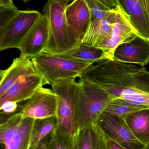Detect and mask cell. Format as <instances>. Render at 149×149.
I'll return each instance as SVG.
<instances>
[{
  "mask_svg": "<svg viewBox=\"0 0 149 149\" xmlns=\"http://www.w3.org/2000/svg\"><path fill=\"white\" fill-rule=\"evenodd\" d=\"M58 95L53 90L38 88L33 95L26 101L18 103L16 112L24 116L33 118H45L56 116Z\"/></svg>",
  "mask_w": 149,
  "mask_h": 149,
  "instance_id": "cell-8",
  "label": "cell"
},
{
  "mask_svg": "<svg viewBox=\"0 0 149 149\" xmlns=\"http://www.w3.org/2000/svg\"><path fill=\"white\" fill-rule=\"evenodd\" d=\"M118 9L111 11L103 19L92 20L82 40L81 43L98 48L109 40L112 33Z\"/></svg>",
  "mask_w": 149,
  "mask_h": 149,
  "instance_id": "cell-14",
  "label": "cell"
},
{
  "mask_svg": "<svg viewBox=\"0 0 149 149\" xmlns=\"http://www.w3.org/2000/svg\"><path fill=\"white\" fill-rule=\"evenodd\" d=\"M76 78L59 80L51 85L58 95L57 128L64 133L78 138L79 131L75 117Z\"/></svg>",
  "mask_w": 149,
  "mask_h": 149,
  "instance_id": "cell-5",
  "label": "cell"
},
{
  "mask_svg": "<svg viewBox=\"0 0 149 149\" xmlns=\"http://www.w3.org/2000/svg\"><path fill=\"white\" fill-rule=\"evenodd\" d=\"M145 2L146 9H147L149 16V0H145Z\"/></svg>",
  "mask_w": 149,
  "mask_h": 149,
  "instance_id": "cell-29",
  "label": "cell"
},
{
  "mask_svg": "<svg viewBox=\"0 0 149 149\" xmlns=\"http://www.w3.org/2000/svg\"><path fill=\"white\" fill-rule=\"evenodd\" d=\"M91 14V21L95 19L104 18L112 10L109 9L97 0H85Z\"/></svg>",
  "mask_w": 149,
  "mask_h": 149,
  "instance_id": "cell-24",
  "label": "cell"
},
{
  "mask_svg": "<svg viewBox=\"0 0 149 149\" xmlns=\"http://www.w3.org/2000/svg\"><path fill=\"white\" fill-rule=\"evenodd\" d=\"M68 5L65 0H48L42 9L49 26V38L43 53L52 55L63 54L81 44L69 25L65 11Z\"/></svg>",
  "mask_w": 149,
  "mask_h": 149,
  "instance_id": "cell-2",
  "label": "cell"
},
{
  "mask_svg": "<svg viewBox=\"0 0 149 149\" xmlns=\"http://www.w3.org/2000/svg\"><path fill=\"white\" fill-rule=\"evenodd\" d=\"M79 78L100 87L113 100L149 106V72L145 67L107 59L89 66Z\"/></svg>",
  "mask_w": 149,
  "mask_h": 149,
  "instance_id": "cell-1",
  "label": "cell"
},
{
  "mask_svg": "<svg viewBox=\"0 0 149 149\" xmlns=\"http://www.w3.org/2000/svg\"><path fill=\"white\" fill-rule=\"evenodd\" d=\"M61 57L95 64L107 58L101 49L81 44L75 48L63 54L55 55Z\"/></svg>",
  "mask_w": 149,
  "mask_h": 149,
  "instance_id": "cell-19",
  "label": "cell"
},
{
  "mask_svg": "<svg viewBox=\"0 0 149 149\" xmlns=\"http://www.w3.org/2000/svg\"><path fill=\"white\" fill-rule=\"evenodd\" d=\"M113 61L144 67L149 63V40L136 36L121 43L114 52Z\"/></svg>",
  "mask_w": 149,
  "mask_h": 149,
  "instance_id": "cell-11",
  "label": "cell"
},
{
  "mask_svg": "<svg viewBox=\"0 0 149 149\" xmlns=\"http://www.w3.org/2000/svg\"><path fill=\"white\" fill-rule=\"evenodd\" d=\"M42 15L35 10H19L4 29L0 31V50L18 49L24 37Z\"/></svg>",
  "mask_w": 149,
  "mask_h": 149,
  "instance_id": "cell-7",
  "label": "cell"
},
{
  "mask_svg": "<svg viewBox=\"0 0 149 149\" xmlns=\"http://www.w3.org/2000/svg\"><path fill=\"white\" fill-rule=\"evenodd\" d=\"M49 38V26L47 17L42 14L21 42L20 56L31 59L44 52Z\"/></svg>",
  "mask_w": 149,
  "mask_h": 149,
  "instance_id": "cell-10",
  "label": "cell"
},
{
  "mask_svg": "<svg viewBox=\"0 0 149 149\" xmlns=\"http://www.w3.org/2000/svg\"><path fill=\"white\" fill-rule=\"evenodd\" d=\"M56 116L36 119L30 137L29 149H36L40 141L57 127Z\"/></svg>",
  "mask_w": 149,
  "mask_h": 149,
  "instance_id": "cell-20",
  "label": "cell"
},
{
  "mask_svg": "<svg viewBox=\"0 0 149 149\" xmlns=\"http://www.w3.org/2000/svg\"><path fill=\"white\" fill-rule=\"evenodd\" d=\"M36 71L51 85L59 80L79 77L90 65L87 62L42 53L31 59Z\"/></svg>",
  "mask_w": 149,
  "mask_h": 149,
  "instance_id": "cell-4",
  "label": "cell"
},
{
  "mask_svg": "<svg viewBox=\"0 0 149 149\" xmlns=\"http://www.w3.org/2000/svg\"><path fill=\"white\" fill-rule=\"evenodd\" d=\"M137 35L149 40V16L145 0H118Z\"/></svg>",
  "mask_w": 149,
  "mask_h": 149,
  "instance_id": "cell-16",
  "label": "cell"
},
{
  "mask_svg": "<svg viewBox=\"0 0 149 149\" xmlns=\"http://www.w3.org/2000/svg\"><path fill=\"white\" fill-rule=\"evenodd\" d=\"M15 6L12 0H0V6L10 8Z\"/></svg>",
  "mask_w": 149,
  "mask_h": 149,
  "instance_id": "cell-28",
  "label": "cell"
},
{
  "mask_svg": "<svg viewBox=\"0 0 149 149\" xmlns=\"http://www.w3.org/2000/svg\"><path fill=\"white\" fill-rule=\"evenodd\" d=\"M45 84L43 78L36 72L22 76L0 97V104L8 101L19 103L26 101Z\"/></svg>",
  "mask_w": 149,
  "mask_h": 149,
  "instance_id": "cell-13",
  "label": "cell"
},
{
  "mask_svg": "<svg viewBox=\"0 0 149 149\" xmlns=\"http://www.w3.org/2000/svg\"><path fill=\"white\" fill-rule=\"evenodd\" d=\"M65 1H74V0H65Z\"/></svg>",
  "mask_w": 149,
  "mask_h": 149,
  "instance_id": "cell-31",
  "label": "cell"
},
{
  "mask_svg": "<svg viewBox=\"0 0 149 149\" xmlns=\"http://www.w3.org/2000/svg\"><path fill=\"white\" fill-rule=\"evenodd\" d=\"M125 119L137 139L149 149V109L133 112Z\"/></svg>",
  "mask_w": 149,
  "mask_h": 149,
  "instance_id": "cell-18",
  "label": "cell"
},
{
  "mask_svg": "<svg viewBox=\"0 0 149 149\" xmlns=\"http://www.w3.org/2000/svg\"><path fill=\"white\" fill-rule=\"evenodd\" d=\"M35 72L31 59L20 56L14 59L9 68L0 72V97L21 77Z\"/></svg>",
  "mask_w": 149,
  "mask_h": 149,
  "instance_id": "cell-17",
  "label": "cell"
},
{
  "mask_svg": "<svg viewBox=\"0 0 149 149\" xmlns=\"http://www.w3.org/2000/svg\"><path fill=\"white\" fill-rule=\"evenodd\" d=\"M137 35L130 22L129 16L122 7L119 8L116 17L112 33L109 40L99 46L107 59L113 60L114 52L121 43L131 40Z\"/></svg>",
  "mask_w": 149,
  "mask_h": 149,
  "instance_id": "cell-12",
  "label": "cell"
},
{
  "mask_svg": "<svg viewBox=\"0 0 149 149\" xmlns=\"http://www.w3.org/2000/svg\"><path fill=\"white\" fill-rule=\"evenodd\" d=\"M113 100L100 87L84 81L77 82L75 96V117L78 131L96 123Z\"/></svg>",
  "mask_w": 149,
  "mask_h": 149,
  "instance_id": "cell-3",
  "label": "cell"
},
{
  "mask_svg": "<svg viewBox=\"0 0 149 149\" xmlns=\"http://www.w3.org/2000/svg\"><path fill=\"white\" fill-rule=\"evenodd\" d=\"M22 1H23L25 2H28V1H32V0H22Z\"/></svg>",
  "mask_w": 149,
  "mask_h": 149,
  "instance_id": "cell-30",
  "label": "cell"
},
{
  "mask_svg": "<svg viewBox=\"0 0 149 149\" xmlns=\"http://www.w3.org/2000/svg\"><path fill=\"white\" fill-rule=\"evenodd\" d=\"M96 122L106 133L125 149H146L132 133L124 118L103 111Z\"/></svg>",
  "mask_w": 149,
  "mask_h": 149,
  "instance_id": "cell-9",
  "label": "cell"
},
{
  "mask_svg": "<svg viewBox=\"0 0 149 149\" xmlns=\"http://www.w3.org/2000/svg\"><path fill=\"white\" fill-rule=\"evenodd\" d=\"M148 109H149V106L134 104L123 99L117 98L112 100L104 111L125 118L133 112Z\"/></svg>",
  "mask_w": 149,
  "mask_h": 149,
  "instance_id": "cell-22",
  "label": "cell"
},
{
  "mask_svg": "<svg viewBox=\"0 0 149 149\" xmlns=\"http://www.w3.org/2000/svg\"><path fill=\"white\" fill-rule=\"evenodd\" d=\"M36 119L13 113L0 123V143L6 149H29Z\"/></svg>",
  "mask_w": 149,
  "mask_h": 149,
  "instance_id": "cell-6",
  "label": "cell"
},
{
  "mask_svg": "<svg viewBox=\"0 0 149 149\" xmlns=\"http://www.w3.org/2000/svg\"><path fill=\"white\" fill-rule=\"evenodd\" d=\"M18 103L13 102H5L0 104L1 113L12 114L15 113L18 108Z\"/></svg>",
  "mask_w": 149,
  "mask_h": 149,
  "instance_id": "cell-26",
  "label": "cell"
},
{
  "mask_svg": "<svg viewBox=\"0 0 149 149\" xmlns=\"http://www.w3.org/2000/svg\"><path fill=\"white\" fill-rule=\"evenodd\" d=\"M111 10H117L121 6L118 0H97Z\"/></svg>",
  "mask_w": 149,
  "mask_h": 149,
  "instance_id": "cell-27",
  "label": "cell"
},
{
  "mask_svg": "<svg viewBox=\"0 0 149 149\" xmlns=\"http://www.w3.org/2000/svg\"><path fill=\"white\" fill-rule=\"evenodd\" d=\"M76 149H103L100 126L97 122L79 130Z\"/></svg>",
  "mask_w": 149,
  "mask_h": 149,
  "instance_id": "cell-21",
  "label": "cell"
},
{
  "mask_svg": "<svg viewBox=\"0 0 149 149\" xmlns=\"http://www.w3.org/2000/svg\"><path fill=\"white\" fill-rule=\"evenodd\" d=\"M19 10L15 6L10 8L0 6V31L4 29Z\"/></svg>",
  "mask_w": 149,
  "mask_h": 149,
  "instance_id": "cell-25",
  "label": "cell"
},
{
  "mask_svg": "<svg viewBox=\"0 0 149 149\" xmlns=\"http://www.w3.org/2000/svg\"><path fill=\"white\" fill-rule=\"evenodd\" d=\"M69 25L81 41L91 22L90 9L85 0H74L66 8Z\"/></svg>",
  "mask_w": 149,
  "mask_h": 149,
  "instance_id": "cell-15",
  "label": "cell"
},
{
  "mask_svg": "<svg viewBox=\"0 0 149 149\" xmlns=\"http://www.w3.org/2000/svg\"><path fill=\"white\" fill-rule=\"evenodd\" d=\"M78 138L56 128L51 133L49 149H76Z\"/></svg>",
  "mask_w": 149,
  "mask_h": 149,
  "instance_id": "cell-23",
  "label": "cell"
}]
</instances>
